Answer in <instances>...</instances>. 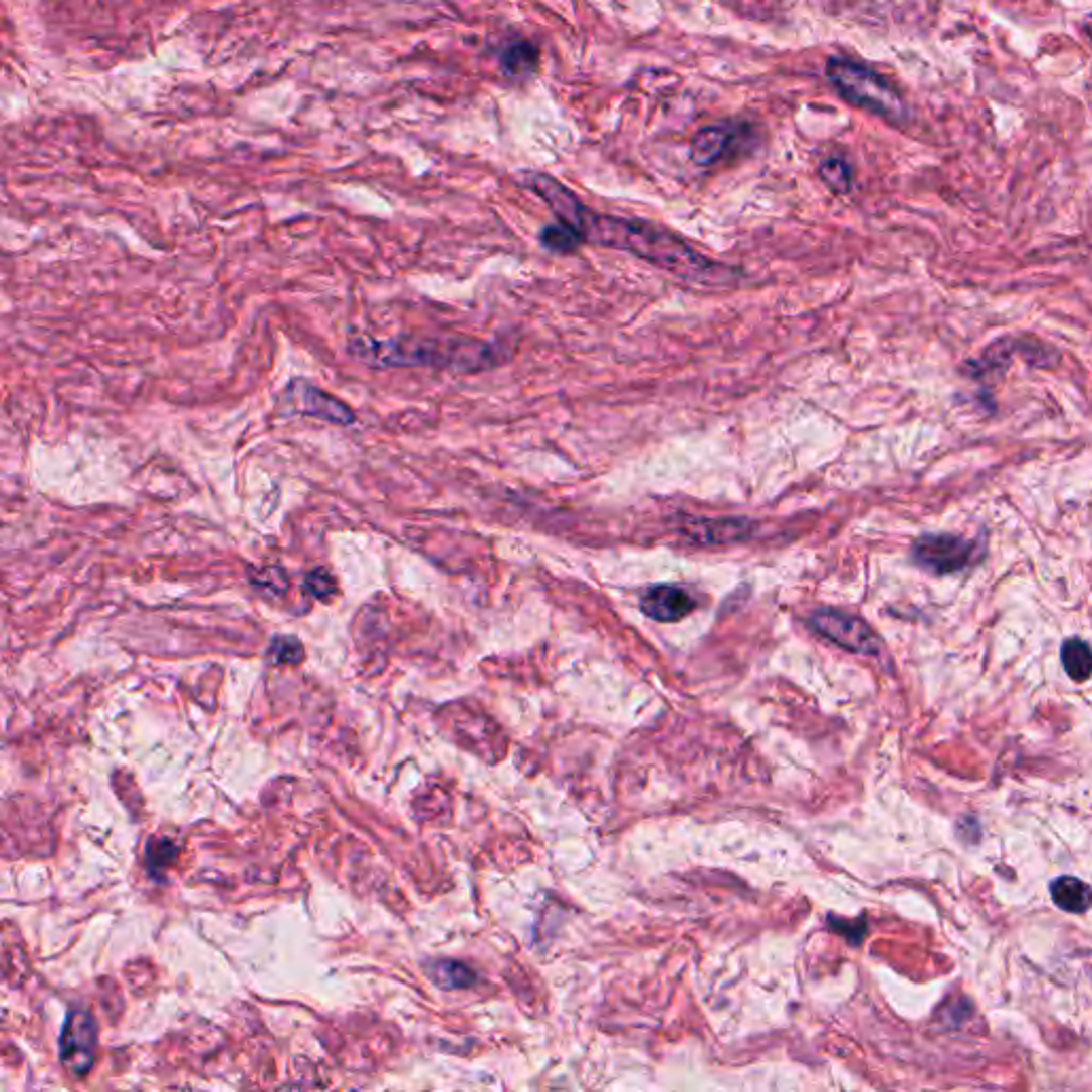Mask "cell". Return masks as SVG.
Here are the masks:
<instances>
[{
	"instance_id": "6da1fadb",
	"label": "cell",
	"mask_w": 1092,
	"mask_h": 1092,
	"mask_svg": "<svg viewBox=\"0 0 1092 1092\" xmlns=\"http://www.w3.org/2000/svg\"><path fill=\"white\" fill-rule=\"evenodd\" d=\"M523 184L551 207L560 222L575 229L589 244L630 252L687 282L723 284L734 277L730 267L710 261L664 227L647 220L606 216L589 210L570 188L547 173H525Z\"/></svg>"
},
{
	"instance_id": "7a4b0ae2",
	"label": "cell",
	"mask_w": 1092,
	"mask_h": 1092,
	"mask_svg": "<svg viewBox=\"0 0 1092 1092\" xmlns=\"http://www.w3.org/2000/svg\"><path fill=\"white\" fill-rule=\"evenodd\" d=\"M351 353L372 366H429L461 372L495 366V349L470 338H395L355 340Z\"/></svg>"
},
{
	"instance_id": "3957f363",
	"label": "cell",
	"mask_w": 1092,
	"mask_h": 1092,
	"mask_svg": "<svg viewBox=\"0 0 1092 1092\" xmlns=\"http://www.w3.org/2000/svg\"><path fill=\"white\" fill-rule=\"evenodd\" d=\"M826 77L849 105L879 116L896 127H903L909 120V107L903 94L873 68L854 60L830 58L826 64Z\"/></svg>"
},
{
	"instance_id": "277c9868",
	"label": "cell",
	"mask_w": 1092,
	"mask_h": 1092,
	"mask_svg": "<svg viewBox=\"0 0 1092 1092\" xmlns=\"http://www.w3.org/2000/svg\"><path fill=\"white\" fill-rule=\"evenodd\" d=\"M977 558V544L954 533H924L913 542L911 560L932 575H951Z\"/></svg>"
},
{
	"instance_id": "5b68a950",
	"label": "cell",
	"mask_w": 1092,
	"mask_h": 1092,
	"mask_svg": "<svg viewBox=\"0 0 1092 1092\" xmlns=\"http://www.w3.org/2000/svg\"><path fill=\"white\" fill-rule=\"evenodd\" d=\"M811 628L847 651L862 655H877L881 651V640L875 630L856 615L818 611L811 615Z\"/></svg>"
},
{
	"instance_id": "8992f818",
	"label": "cell",
	"mask_w": 1092,
	"mask_h": 1092,
	"mask_svg": "<svg viewBox=\"0 0 1092 1092\" xmlns=\"http://www.w3.org/2000/svg\"><path fill=\"white\" fill-rule=\"evenodd\" d=\"M98 1046V1027L96 1020L83 1010H73L66 1016L64 1029L60 1035V1061L62 1065L75 1073L85 1076L94 1065Z\"/></svg>"
},
{
	"instance_id": "52a82bcc",
	"label": "cell",
	"mask_w": 1092,
	"mask_h": 1092,
	"mask_svg": "<svg viewBox=\"0 0 1092 1092\" xmlns=\"http://www.w3.org/2000/svg\"><path fill=\"white\" fill-rule=\"evenodd\" d=\"M284 402L294 408L303 416H314V419L336 423V425H353L357 421V414L342 404L338 397L324 393L322 389L309 385L307 380H294L284 393Z\"/></svg>"
},
{
	"instance_id": "ba28073f",
	"label": "cell",
	"mask_w": 1092,
	"mask_h": 1092,
	"mask_svg": "<svg viewBox=\"0 0 1092 1092\" xmlns=\"http://www.w3.org/2000/svg\"><path fill=\"white\" fill-rule=\"evenodd\" d=\"M696 598L679 585H653L640 596V611L660 623H674L696 611Z\"/></svg>"
},
{
	"instance_id": "9c48e42d",
	"label": "cell",
	"mask_w": 1092,
	"mask_h": 1092,
	"mask_svg": "<svg viewBox=\"0 0 1092 1092\" xmlns=\"http://www.w3.org/2000/svg\"><path fill=\"white\" fill-rule=\"evenodd\" d=\"M732 139H734V131L727 125L700 129L691 139V148H689L691 161L700 167L717 165L723 159L727 148H730Z\"/></svg>"
},
{
	"instance_id": "30bf717a",
	"label": "cell",
	"mask_w": 1092,
	"mask_h": 1092,
	"mask_svg": "<svg viewBox=\"0 0 1092 1092\" xmlns=\"http://www.w3.org/2000/svg\"><path fill=\"white\" fill-rule=\"evenodd\" d=\"M540 66V49L531 41L518 39L501 51V68L504 73L514 81H525L531 75L538 73Z\"/></svg>"
},
{
	"instance_id": "8fae6325",
	"label": "cell",
	"mask_w": 1092,
	"mask_h": 1092,
	"mask_svg": "<svg viewBox=\"0 0 1092 1092\" xmlns=\"http://www.w3.org/2000/svg\"><path fill=\"white\" fill-rule=\"evenodd\" d=\"M1052 903L1067 913H1084L1090 907L1088 883L1076 877H1059L1050 883Z\"/></svg>"
},
{
	"instance_id": "7c38bea8",
	"label": "cell",
	"mask_w": 1092,
	"mask_h": 1092,
	"mask_svg": "<svg viewBox=\"0 0 1092 1092\" xmlns=\"http://www.w3.org/2000/svg\"><path fill=\"white\" fill-rule=\"evenodd\" d=\"M751 525L744 518H719V521H700L691 535L700 542H732L740 535H747Z\"/></svg>"
},
{
	"instance_id": "4fadbf2b",
	"label": "cell",
	"mask_w": 1092,
	"mask_h": 1092,
	"mask_svg": "<svg viewBox=\"0 0 1092 1092\" xmlns=\"http://www.w3.org/2000/svg\"><path fill=\"white\" fill-rule=\"evenodd\" d=\"M1063 668L1069 674V679L1076 683H1086L1092 672V653L1086 640L1082 638H1069L1063 643L1061 649Z\"/></svg>"
},
{
	"instance_id": "5bb4252c",
	"label": "cell",
	"mask_w": 1092,
	"mask_h": 1092,
	"mask_svg": "<svg viewBox=\"0 0 1092 1092\" xmlns=\"http://www.w3.org/2000/svg\"><path fill=\"white\" fill-rule=\"evenodd\" d=\"M540 244L555 254H570L579 250L585 241L575 229H570L568 224L558 222V224H549V227L542 229Z\"/></svg>"
},
{
	"instance_id": "9a60e30c",
	"label": "cell",
	"mask_w": 1092,
	"mask_h": 1092,
	"mask_svg": "<svg viewBox=\"0 0 1092 1092\" xmlns=\"http://www.w3.org/2000/svg\"><path fill=\"white\" fill-rule=\"evenodd\" d=\"M820 176L830 186V190H835V193L839 195H845L852 190V178H854L852 167H849L847 161L839 159V156L828 159L820 165Z\"/></svg>"
},
{
	"instance_id": "2e32d148",
	"label": "cell",
	"mask_w": 1092,
	"mask_h": 1092,
	"mask_svg": "<svg viewBox=\"0 0 1092 1092\" xmlns=\"http://www.w3.org/2000/svg\"><path fill=\"white\" fill-rule=\"evenodd\" d=\"M303 587H305V592H307L311 598H316V600H320V602H326V600H332V598H334L336 589H338V583H336V577H334L332 572H329L326 568H314V570H309L307 575H305Z\"/></svg>"
},
{
	"instance_id": "e0dca14e",
	"label": "cell",
	"mask_w": 1092,
	"mask_h": 1092,
	"mask_svg": "<svg viewBox=\"0 0 1092 1092\" xmlns=\"http://www.w3.org/2000/svg\"><path fill=\"white\" fill-rule=\"evenodd\" d=\"M176 854H178V849L171 841H167V839L150 841L148 852H146V860H148V869L152 871V875L163 873L167 866L173 860H176Z\"/></svg>"
},
{
	"instance_id": "ac0fdd59",
	"label": "cell",
	"mask_w": 1092,
	"mask_h": 1092,
	"mask_svg": "<svg viewBox=\"0 0 1092 1092\" xmlns=\"http://www.w3.org/2000/svg\"><path fill=\"white\" fill-rule=\"evenodd\" d=\"M271 657L277 664H297L303 660V647L297 638H275L271 645Z\"/></svg>"
},
{
	"instance_id": "d6986e66",
	"label": "cell",
	"mask_w": 1092,
	"mask_h": 1092,
	"mask_svg": "<svg viewBox=\"0 0 1092 1092\" xmlns=\"http://www.w3.org/2000/svg\"><path fill=\"white\" fill-rule=\"evenodd\" d=\"M256 583H258V585H263V587H267V589H271V592H275V594H284L286 589H288V579H286V575H284V570H280V568H267V570H263L261 579H256Z\"/></svg>"
},
{
	"instance_id": "ffe728a7",
	"label": "cell",
	"mask_w": 1092,
	"mask_h": 1092,
	"mask_svg": "<svg viewBox=\"0 0 1092 1092\" xmlns=\"http://www.w3.org/2000/svg\"><path fill=\"white\" fill-rule=\"evenodd\" d=\"M440 973L448 977V979H446L444 984H446V986H453V988H459V986H463V984H461V981L457 979L459 975H470V977H472V970H467V968H463V966H459V964H453V962H448V964H442V968H440Z\"/></svg>"
}]
</instances>
